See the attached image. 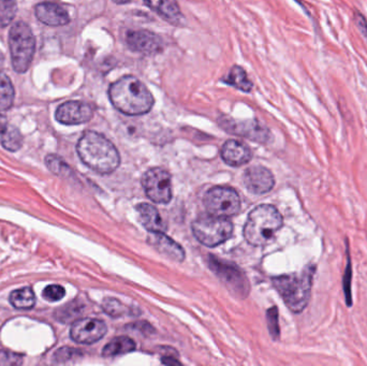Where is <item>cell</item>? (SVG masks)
Instances as JSON below:
<instances>
[{
	"label": "cell",
	"mask_w": 367,
	"mask_h": 366,
	"mask_svg": "<svg viewBox=\"0 0 367 366\" xmlns=\"http://www.w3.org/2000/svg\"><path fill=\"white\" fill-rule=\"evenodd\" d=\"M214 263H215V268H213V269H214L217 275L222 277V279L226 281V285L236 288L240 293H243L244 290L247 291L248 287H245V284L247 283V281H246V278H244L240 271L236 270V268L229 267L228 265H222L218 261L214 262Z\"/></svg>",
	"instance_id": "19"
},
{
	"label": "cell",
	"mask_w": 367,
	"mask_h": 366,
	"mask_svg": "<svg viewBox=\"0 0 367 366\" xmlns=\"http://www.w3.org/2000/svg\"><path fill=\"white\" fill-rule=\"evenodd\" d=\"M139 212L140 221L143 227L150 232H164L166 229L161 216L154 205L141 203L136 207Z\"/></svg>",
	"instance_id": "18"
},
{
	"label": "cell",
	"mask_w": 367,
	"mask_h": 366,
	"mask_svg": "<svg viewBox=\"0 0 367 366\" xmlns=\"http://www.w3.org/2000/svg\"><path fill=\"white\" fill-rule=\"evenodd\" d=\"M106 333V325L103 321L95 318H83L72 325L70 336L76 343L89 345L101 339Z\"/></svg>",
	"instance_id": "9"
},
{
	"label": "cell",
	"mask_w": 367,
	"mask_h": 366,
	"mask_svg": "<svg viewBox=\"0 0 367 366\" xmlns=\"http://www.w3.org/2000/svg\"><path fill=\"white\" fill-rule=\"evenodd\" d=\"M8 128V122L5 116L3 114H0V136L5 133L6 129Z\"/></svg>",
	"instance_id": "34"
},
{
	"label": "cell",
	"mask_w": 367,
	"mask_h": 366,
	"mask_svg": "<svg viewBox=\"0 0 367 366\" xmlns=\"http://www.w3.org/2000/svg\"><path fill=\"white\" fill-rule=\"evenodd\" d=\"M23 363V357L17 353L1 350L0 351V365H20Z\"/></svg>",
	"instance_id": "31"
},
{
	"label": "cell",
	"mask_w": 367,
	"mask_h": 366,
	"mask_svg": "<svg viewBox=\"0 0 367 366\" xmlns=\"http://www.w3.org/2000/svg\"><path fill=\"white\" fill-rule=\"evenodd\" d=\"M113 107L126 115H143L154 105V97L139 79L126 75L114 82L109 89Z\"/></svg>",
	"instance_id": "1"
},
{
	"label": "cell",
	"mask_w": 367,
	"mask_h": 366,
	"mask_svg": "<svg viewBox=\"0 0 367 366\" xmlns=\"http://www.w3.org/2000/svg\"><path fill=\"white\" fill-rule=\"evenodd\" d=\"M76 151L82 161L98 173H112L120 166V154L114 144L95 131H87L82 136Z\"/></svg>",
	"instance_id": "2"
},
{
	"label": "cell",
	"mask_w": 367,
	"mask_h": 366,
	"mask_svg": "<svg viewBox=\"0 0 367 366\" xmlns=\"http://www.w3.org/2000/svg\"><path fill=\"white\" fill-rule=\"evenodd\" d=\"M282 216L276 207L268 204L259 205L248 215L244 237L250 245H266L282 228Z\"/></svg>",
	"instance_id": "4"
},
{
	"label": "cell",
	"mask_w": 367,
	"mask_h": 366,
	"mask_svg": "<svg viewBox=\"0 0 367 366\" xmlns=\"http://www.w3.org/2000/svg\"><path fill=\"white\" fill-rule=\"evenodd\" d=\"M245 186L254 195H264L274 187V175L270 170L261 166H254L246 170L243 177Z\"/></svg>",
	"instance_id": "12"
},
{
	"label": "cell",
	"mask_w": 367,
	"mask_h": 366,
	"mask_svg": "<svg viewBox=\"0 0 367 366\" xmlns=\"http://www.w3.org/2000/svg\"><path fill=\"white\" fill-rule=\"evenodd\" d=\"M104 312L109 314L111 317H120L125 314V306L122 305L120 301L114 299L104 300L103 305Z\"/></svg>",
	"instance_id": "28"
},
{
	"label": "cell",
	"mask_w": 367,
	"mask_h": 366,
	"mask_svg": "<svg viewBox=\"0 0 367 366\" xmlns=\"http://www.w3.org/2000/svg\"><path fill=\"white\" fill-rule=\"evenodd\" d=\"M208 213L217 217H230L240 209V199L236 190L229 187H214L204 197Z\"/></svg>",
	"instance_id": "7"
},
{
	"label": "cell",
	"mask_w": 367,
	"mask_h": 366,
	"mask_svg": "<svg viewBox=\"0 0 367 366\" xmlns=\"http://www.w3.org/2000/svg\"><path fill=\"white\" fill-rule=\"evenodd\" d=\"M10 303L17 309H33L36 303L35 293L30 288L15 290L10 295Z\"/></svg>",
	"instance_id": "22"
},
{
	"label": "cell",
	"mask_w": 367,
	"mask_h": 366,
	"mask_svg": "<svg viewBox=\"0 0 367 366\" xmlns=\"http://www.w3.org/2000/svg\"><path fill=\"white\" fill-rule=\"evenodd\" d=\"M12 66L15 71L24 73L33 61L36 41L33 31L24 22H17L12 26L9 36Z\"/></svg>",
	"instance_id": "5"
},
{
	"label": "cell",
	"mask_w": 367,
	"mask_h": 366,
	"mask_svg": "<svg viewBox=\"0 0 367 366\" xmlns=\"http://www.w3.org/2000/svg\"><path fill=\"white\" fill-rule=\"evenodd\" d=\"M45 163H47L48 168L51 170L53 173L60 175V177H65L70 172V168L66 165L65 161H64L62 158L58 157L55 155H49L45 159Z\"/></svg>",
	"instance_id": "27"
},
{
	"label": "cell",
	"mask_w": 367,
	"mask_h": 366,
	"mask_svg": "<svg viewBox=\"0 0 367 366\" xmlns=\"http://www.w3.org/2000/svg\"><path fill=\"white\" fill-rule=\"evenodd\" d=\"M65 288L59 285L48 286V287L43 290V293H42L44 299L50 302L59 301V300L65 297Z\"/></svg>",
	"instance_id": "29"
},
{
	"label": "cell",
	"mask_w": 367,
	"mask_h": 366,
	"mask_svg": "<svg viewBox=\"0 0 367 366\" xmlns=\"http://www.w3.org/2000/svg\"><path fill=\"white\" fill-rule=\"evenodd\" d=\"M222 157L226 165L231 167H240L250 163L252 154L246 144L236 140H230L224 144L222 149Z\"/></svg>",
	"instance_id": "15"
},
{
	"label": "cell",
	"mask_w": 367,
	"mask_h": 366,
	"mask_svg": "<svg viewBox=\"0 0 367 366\" xmlns=\"http://www.w3.org/2000/svg\"><path fill=\"white\" fill-rule=\"evenodd\" d=\"M126 43L131 51L145 55L159 53L164 49L161 38L145 29L129 31L126 37Z\"/></svg>",
	"instance_id": "11"
},
{
	"label": "cell",
	"mask_w": 367,
	"mask_h": 366,
	"mask_svg": "<svg viewBox=\"0 0 367 366\" xmlns=\"http://www.w3.org/2000/svg\"><path fill=\"white\" fill-rule=\"evenodd\" d=\"M316 265L305 267L301 273L289 274L273 278V285L278 290L290 311L302 313L310 299L312 278Z\"/></svg>",
	"instance_id": "3"
},
{
	"label": "cell",
	"mask_w": 367,
	"mask_h": 366,
	"mask_svg": "<svg viewBox=\"0 0 367 366\" xmlns=\"http://www.w3.org/2000/svg\"><path fill=\"white\" fill-rule=\"evenodd\" d=\"M268 330L273 339H278L280 337V325H278V313L276 307L268 311Z\"/></svg>",
	"instance_id": "30"
},
{
	"label": "cell",
	"mask_w": 367,
	"mask_h": 366,
	"mask_svg": "<svg viewBox=\"0 0 367 366\" xmlns=\"http://www.w3.org/2000/svg\"><path fill=\"white\" fill-rule=\"evenodd\" d=\"M78 355H80L79 351L74 350L73 348H60L54 355V360L58 363H63V362H68L74 359Z\"/></svg>",
	"instance_id": "32"
},
{
	"label": "cell",
	"mask_w": 367,
	"mask_h": 366,
	"mask_svg": "<svg viewBox=\"0 0 367 366\" xmlns=\"http://www.w3.org/2000/svg\"><path fill=\"white\" fill-rule=\"evenodd\" d=\"M14 89L9 78L0 71V112L7 111L13 105Z\"/></svg>",
	"instance_id": "23"
},
{
	"label": "cell",
	"mask_w": 367,
	"mask_h": 366,
	"mask_svg": "<svg viewBox=\"0 0 367 366\" xmlns=\"http://www.w3.org/2000/svg\"><path fill=\"white\" fill-rule=\"evenodd\" d=\"M162 363L168 364V365H170V364H172V365H174V364H180V361H178L175 358L170 357L162 358Z\"/></svg>",
	"instance_id": "35"
},
{
	"label": "cell",
	"mask_w": 367,
	"mask_h": 366,
	"mask_svg": "<svg viewBox=\"0 0 367 366\" xmlns=\"http://www.w3.org/2000/svg\"><path fill=\"white\" fill-rule=\"evenodd\" d=\"M17 14L15 0H0V27H7Z\"/></svg>",
	"instance_id": "25"
},
{
	"label": "cell",
	"mask_w": 367,
	"mask_h": 366,
	"mask_svg": "<svg viewBox=\"0 0 367 366\" xmlns=\"http://www.w3.org/2000/svg\"><path fill=\"white\" fill-rule=\"evenodd\" d=\"M148 243L159 251L161 255L166 256L173 261L182 262L185 259V251L173 240L166 237L164 232H150Z\"/></svg>",
	"instance_id": "14"
},
{
	"label": "cell",
	"mask_w": 367,
	"mask_h": 366,
	"mask_svg": "<svg viewBox=\"0 0 367 366\" xmlns=\"http://www.w3.org/2000/svg\"><path fill=\"white\" fill-rule=\"evenodd\" d=\"M356 22L357 25H358L359 29H360L362 35L364 36L365 39L367 40V20L363 17L362 14L357 13L356 14Z\"/></svg>",
	"instance_id": "33"
},
{
	"label": "cell",
	"mask_w": 367,
	"mask_h": 366,
	"mask_svg": "<svg viewBox=\"0 0 367 366\" xmlns=\"http://www.w3.org/2000/svg\"><path fill=\"white\" fill-rule=\"evenodd\" d=\"M93 116V108L83 101L66 102L55 114L56 119L64 125H81L89 122Z\"/></svg>",
	"instance_id": "10"
},
{
	"label": "cell",
	"mask_w": 367,
	"mask_h": 366,
	"mask_svg": "<svg viewBox=\"0 0 367 366\" xmlns=\"http://www.w3.org/2000/svg\"><path fill=\"white\" fill-rule=\"evenodd\" d=\"M224 82L229 85L234 86L236 89H240V91L246 92V93L252 91V83L248 79L247 73L240 66L232 67Z\"/></svg>",
	"instance_id": "21"
},
{
	"label": "cell",
	"mask_w": 367,
	"mask_h": 366,
	"mask_svg": "<svg viewBox=\"0 0 367 366\" xmlns=\"http://www.w3.org/2000/svg\"><path fill=\"white\" fill-rule=\"evenodd\" d=\"M226 129L238 136L250 138V140H254L258 142H266L270 139L271 133L268 130L259 125L254 122H244V123H238L236 121L224 122Z\"/></svg>",
	"instance_id": "17"
},
{
	"label": "cell",
	"mask_w": 367,
	"mask_h": 366,
	"mask_svg": "<svg viewBox=\"0 0 367 366\" xmlns=\"http://www.w3.org/2000/svg\"><path fill=\"white\" fill-rule=\"evenodd\" d=\"M134 349H136V343L131 339L127 336H120V337L112 339L103 348L102 356L106 358L117 357V356L131 353Z\"/></svg>",
	"instance_id": "20"
},
{
	"label": "cell",
	"mask_w": 367,
	"mask_h": 366,
	"mask_svg": "<svg viewBox=\"0 0 367 366\" xmlns=\"http://www.w3.org/2000/svg\"><path fill=\"white\" fill-rule=\"evenodd\" d=\"M114 3H117V5H124V3H128L131 1V0H113Z\"/></svg>",
	"instance_id": "36"
},
{
	"label": "cell",
	"mask_w": 367,
	"mask_h": 366,
	"mask_svg": "<svg viewBox=\"0 0 367 366\" xmlns=\"http://www.w3.org/2000/svg\"><path fill=\"white\" fill-rule=\"evenodd\" d=\"M351 279H352V263H351L349 247L347 246V265L344 275H343V289H344L345 299H346V304L348 307H351L354 304L352 293H351Z\"/></svg>",
	"instance_id": "26"
},
{
	"label": "cell",
	"mask_w": 367,
	"mask_h": 366,
	"mask_svg": "<svg viewBox=\"0 0 367 366\" xmlns=\"http://www.w3.org/2000/svg\"><path fill=\"white\" fill-rule=\"evenodd\" d=\"M1 144L10 152H17L23 145V137L17 128L8 126L5 133L1 135Z\"/></svg>",
	"instance_id": "24"
},
{
	"label": "cell",
	"mask_w": 367,
	"mask_h": 366,
	"mask_svg": "<svg viewBox=\"0 0 367 366\" xmlns=\"http://www.w3.org/2000/svg\"><path fill=\"white\" fill-rule=\"evenodd\" d=\"M144 3L172 25H178L182 22V14L176 0H144Z\"/></svg>",
	"instance_id": "16"
},
{
	"label": "cell",
	"mask_w": 367,
	"mask_h": 366,
	"mask_svg": "<svg viewBox=\"0 0 367 366\" xmlns=\"http://www.w3.org/2000/svg\"><path fill=\"white\" fill-rule=\"evenodd\" d=\"M146 195L155 203H169L172 199L171 177L166 170L154 168L148 170L142 179Z\"/></svg>",
	"instance_id": "8"
},
{
	"label": "cell",
	"mask_w": 367,
	"mask_h": 366,
	"mask_svg": "<svg viewBox=\"0 0 367 366\" xmlns=\"http://www.w3.org/2000/svg\"><path fill=\"white\" fill-rule=\"evenodd\" d=\"M35 13L40 22L53 27L65 26L70 22L68 12L55 3H39L36 6Z\"/></svg>",
	"instance_id": "13"
},
{
	"label": "cell",
	"mask_w": 367,
	"mask_h": 366,
	"mask_svg": "<svg viewBox=\"0 0 367 366\" xmlns=\"http://www.w3.org/2000/svg\"><path fill=\"white\" fill-rule=\"evenodd\" d=\"M192 232L200 243L208 247H215L231 237L233 225L226 217L206 216L192 224Z\"/></svg>",
	"instance_id": "6"
}]
</instances>
